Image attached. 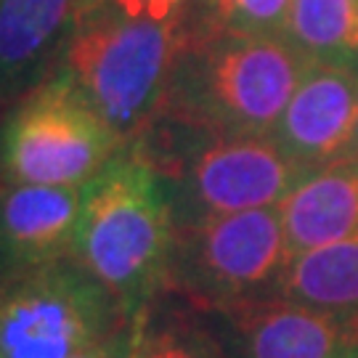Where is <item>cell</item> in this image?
I'll return each instance as SVG.
<instances>
[{
  "label": "cell",
  "mask_w": 358,
  "mask_h": 358,
  "mask_svg": "<svg viewBox=\"0 0 358 358\" xmlns=\"http://www.w3.org/2000/svg\"><path fill=\"white\" fill-rule=\"evenodd\" d=\"M313 59L287 35H226L189 24L157 115L220 136H271Z\"/></svg>",
  "instance_id": "cell-1"
},
{
  "label": "cell",
  "mask_w": 358,
  "mask_h": 358,
  "mask_svg": "<svg viewBox=\"0 0 358 358\" xmlns=\"http://www.w3.org/2000/svg\"><path fill=\"white\" fill-rule=\"evenodd\" d=\"M176 215L167 180L125 143L85 186L75 260L136 319L167 289Z\"/></svg>",
  "instance_id": "cell-2"
},
{
  "label": "cell",
  "mask_w": 358,
  "mask_h": 358,
  "mask_svg": "<svg viewBox=\"0 0 358 358\" xmlns=\"http://www.w3.org/2000/svg\"><path fill=\"white\" fill-rule=\"evenodd\" d=\"M130 143L167 180L176 226L282 205L313 173L273 136H220L162 115Z\"/></svg>",
  "instance_id": "cell-3"
},
{
  "label": "cell",
  "mask_w": 358,
  "mask_h": 358,
  "mask_svg": "<svg viewBox=\"0 0 358 358\" xmlns=\"http://www.w3.org/2000/svg\"><path fill=\"white\" fill-rule=\"evenodd\" d=\"M183 38L186 19H133L96 0L77 22L62 69L125 146L162 109Z\"/></svg>",
  "instance_id": "cell-4"
},
{
  "label": "cell",
  "mask_w": 358,
  "mask_h": 358,
  "mask_svg": "<svg viewBox=\"0 0 358 358\" xmlns=\"http://www.w3.org/2000/svg\"><path fill=\"white\" fill-rule=\"evenodd\" d=\"M287 260L279 205L176 226L165 292L178 294L199 313H215L279 294Z\"/></svg>",
  "instance_id": "cell-5"
},
{
  "label": "cell",
  "mask_w": 358,
  "mask_h": 358,
  "mask_svg": "<svg viewBox=\"0 0 358 358\" xmlns=\"http://www.w3.org/2000/svg\"><path fill=\"white\" fill-rule=\"evenodd\" d=\"M122 149L117 133L59 69L0 122V180L85 186Z\"/></svg>",
  "instance_id": "cell-6"
},
{
  "label": "cell",
  "mask_w": 358,
  "mask_h": 358,
  "mask_svg": "<svg viewBox=\"0 0 358 358\" xmlns=\"http://www.w3.org/2000/svg\"><path fill=\"white\" fill-rule=\"evenodd\" d=\"M130 321L75 257L0 282V358H72Z\"/></svg>",
  "instance_id": "cell-7"
},
{
  "label": "cell",
  "mask_w": 358,
  "mask_h": 358,
  "mask_svg": "<svg viewBox=\"0 0 358 358\" xmlns=\"http://www.w3.org/2000/svg\"><path fill=\"white\" fill-rule=\"evenodd\" d=\"M220 358H358V310L337 313L268 294L215 310Z\"/></svg>",
  "instance_id": "cell-8"
},
{
  "label": "cell",
  "mask_w": 358,
  "mask_h": 358,
  "mask_svg": "<svg viewBox=\"0 0 358 358\" xmlns=\"http://www.w3.org/2000/svg\"><path fill=\"white\" fill-rule=\"evenodd\" d=\"M85 186L0 180V282L75 257Z\"/></svg>",
  "instance_id": "cell-9"
},
{
  "label": "cell",
  "mask_w": 358,
  "mask_h": 358,
  "mask_svg": "<svg viewBox=\"0 0 358 358\" xmlns=\"http://www.w3.org/2000/svg\"><path fill=\"white\" fill-rule=\"evenodd\" d=\"M356 125L358 64L313 62L271 136L300 165L319 170L345 157Z\"/></svg>",
  "instance_id": "cell-10"
},
{
  "label": "cell",
  "mask_w": 358,
  "mask_h": 358,
  "mask_svg": "<svg viewBox=\"0 0 358 358\" xmlns=\"http://www.w3.org/2000/svg\"><path fill=\"white\" fill-rule=\"evenodd\" d=\"M90 3L96 0H0V122L62 69Z\"/></svg>",
  "instance_id": "cell-11"
},
{
  "label": "cell",
  "mask_w": 358,
  "mask_h": 358,
  "mask_svg": "<svg viewBox=\"0 0 358 358\" xmlns=\"http://www.w3.org/2000/svg\"><path fill=\"white\" fill-rule=\"evenodd\" d=\"M279 210L289 255L358 236V159L343 157L313 170Z\"/></svg>",
  "instance_id": "cell-12"
},
{
  "label": "cell",
  "mask_w": 358,
  "mask_h": 358,
  "mask_svg": "<svg viewBox=\"0 0 358 358\" xmlns=\"http://www.w3.org/2000/svg\"><path fill=\"white\" fill-rule=\"evenodd\" d=\"M279 294L321 310H358V236L289 255Z\"/></svg>",
  "instance_id": "cell-13"
},
{
  "label": "cell",
  "mask_w": 358,
  "mask_h": 358,
  "mask_svg": "<svg viewBox=\"0 0 358 358\" xmlns=\"http://www.w3.org/2000/svg\"><path fill=\"white\" fill-rule=\"evenodd\" d=\"M287 38L313 62L358 64V0H292Z\"/></svg>",
  "instance_id": "cell-14"
},
{
  "label": "cell",
  "mask_w": 358,
  "mask_h": 358,
  "mask_svg": "<svg viewBox=\"0 0 358 358\" xmlns=\"http://www.w3.org/2000/svg\"><path fill=\"white\" fill-rule=\"evenodd\" d=\"M194 313L196 308L183 300L167 310H159V300H152L133 319L128 358H220L210 327Z\"/></svg>",
  "instance_id": "cell-15"
},
{
  "label": "cell",
  "mask_w": 358,
  "mask_h": 358,
  "mask_svg": "<svg viewBox=\"0 0 358 358\" xmlns=\"http://www.w3.org/2000/svg\"><path fill=\"white\" fill-rule=\"evenodd\" d=\"M189 24L226 35H287L292 0H202Z\"/></svg>",
  "instance_id": "cell-16"
},
{
  "label": "cell",
  "mask_w": 358,
  "mask_h": 358,
  "mask_svg": "<svg viewBox=\"0 0 358 358\" xmlns=\"http://www.w3.org/2000/svg\"><path fill=\"white\" fill-rule=\"evenodd\" d=\"M117 11L149 22H178L186 19L202 0H109Z\"/></svg>",
  "instance_id": "cell-17"
},
{
  "label": "cell",
  "mask_w": 358,
  "mask_h": 358,
  "mask_svg": "<svg viewBox=\"0 0 358 358\" xmlns=\"http://www.w3.org/2000/svg\"><path fill=\"white\" fill-rule=\"evenodd\" d=\"M130 337H133V321L128 327L117 329L115 334L103 337L99 343H93L90 348L80 350L72 358H128L130 356Z\"/></svg>",
  "instance_id": "cell-18"
},
{
  "label": "cell",
  "mask_w": 358,
  "mask_h": 358,
  "mask_svg": "<svg viewBox=\"0 0 358 358\" xmlns=\"http://www.w3.org/2000/svg\"><path fill=\"white\" fill-rule=\"evenodd\" d=\"M345 157H356L358 159V125H356V133H353V141H350V149H348Z\"/></svg>",
  "instance_id": "cell-19"
}]
</instances>
